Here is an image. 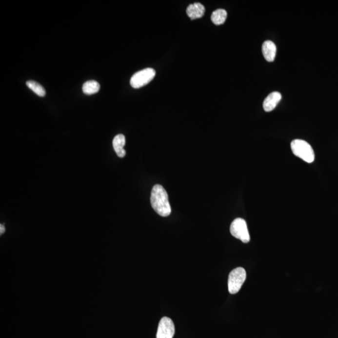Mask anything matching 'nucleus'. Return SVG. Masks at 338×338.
<instances>
[{"instance_id": "nucleus-1", "label": "nucleus", "mask_w": 338, "mask_h": 338, "mask_svg": "<svg viewBox=\"0 0 338 338\" xmlns=\"http://www.w3.org/2000/svg\"><path fill=\"white\" fill-rule=\"evenodd\" d=\"M150 202L152 208L159 215L162 217H167L171 214V207L170 205L169 197L162 185L157 184L152 188Z\"/></svg>"}, {"instance_id": "nucleus-2", "label": "nucleus", "mask_w": 338, "mask_h": 338, "mask_svg": "<svg viewBox=\"0 0 338 338\" xmlns=\"http://www.w3.org/2000/svg\"><path fill=\"white\" fill-rule=\"evenodd\" d=\"M291 147L293 154L305 162L312 163L315 160V152L313 148L306 141L296 139L291 142Z\"/></svg>"}, {"instance_id": "nucleus-3", "label": "nucleus", "mask_w": 338, "mask_h": 338, "mask_svg": "<svg viewBox=\"0 0 338 338\" xmlns=\"http://www.w3.org/2000/svg\"><path fill=\"white\" fill-rule=\"evenodd\" d=\"M246 279V270L242 267H237L230 273L228 278L229 292L235 295L239 291Z\"/></svg>"}, {"instance_id": "nucleus-4", "label": "nucleus", "mask_w": 338, "mask_h": 338, "mask_svg": "<svg viewBox=\"0 0 338 338\" xmlns=\"http://www.w3.org/2000/svg\"><path fill=\"white\" fill-rule=\"evenodd\" d=\"M230 231L234 238L241 240L242 242L248 243L250 241L248 229L246 220L241 218H237L234 220L230 227Z\"/></svg>"}, {"instance_id": "nucleus-5", "label": "nucleus", "mask_w": 338, "mask_h": 338, "mask_svg": "<svg viewBox=\"0 0 338 338\" xmlns=\"http://www.w3.org/2000/svg\"><path fill=\"white\" fill-rule=\"evenodd\" d=\"M153 68H147L136 73L130 79V85L134 88H139L147 85L156 76Z\"/></svg>"}, {"instance_id": "nucleus-6", "label": "nucleus", "mask_w": 338, "mask_h": 338, "mask_svg": "<svg viewBox=\"0 0 338 338\" xmlns=\"http://www.w3.org/2000/svg\"><path fill=\"white\" fill-rule=\"evenodd\" d=\"M175 326L171 318L163 317L159 322L157 338H173Z\"/></svg>"}, {"instance_id": "nucleus-7", "label": "nucleus", "mask_w": 338, "mask_h": 338, "mask_svg": "<svg viewBox=\"0 0 338 338\" xmlns=\"http://www.w3.org/2000/svg\"><path fill=\"white\" fill-rule=\"evenodd\" d=\"M282 96L279 92H274L271 93L265 99L263 102V108L267 112H271L276 107L281 100Z\"/></svg>"}, {"instance_id": "nucleus-8", "label": "nucleus", "mask_w": 338, "mask_h": 338, "mask_svg": "<svg viewBox=\"0 0 338 338\" xmlns=\"http://www.w3.org/2000/svg\"><path fill=\"white\" fill-rule=\"evenodd\" d=\"M262 52L265 59L269 62L275 60L276 55V46L272 41H264L262 46Z\"/></svg>"}, {"instance_id": "nucleus-9", "label": "nucleus", "mask_w": 338, "mask_h": 338, "mask_svg": "<svg viewBox=\"0 0 338 338\" xmlns=\"http://www.w3.org/2000/svg\"><path fill=\"white\" fill-rule=\"evenodd\" d=\"M186 12L188 17L191 18V20L200 19L204 16L205 7L200 3H194L188 6Z\"/></svg>"}, {"instance_id": "nucleus-10", "label": "nucleus", "mask_w": 338, "mask_h": 338, "mask_svg": "<svg viewBox=\"0 0 338 338\" xmlns=\"http://www.w3.org/2000/svg\"><path fill=\"white\" fill-rule=\"evenodd\" d=\"M125 144V138L123 135L119 134L115 137L114 140H113V146H114L115 151L119 158H123L125 156L126 152L123 149Z\"/></svg>"}, {"instance_id": "nucleus-11", "label": "nucleus", "mask_w": 338, "mask_h": 338, "mask_svg": "<svg viewBox=\"0 0 338 338\" xmlns=\"http://www.w3.org/2000/svg\"><path fill=\"white\" fill-rule=\"evenodd\" d=\"M227 13L224 9L214 11L211 15V20L216 25H222L226 20Z\"/></svg>"}, {"instance_id": "nucleus-12", "label": "nucleus", "mask_w": 338, "mask_h": 338, "mask_svg": "<svg viewBox=\"0 0 338 338\" xmlns=\"http://www.w3.org/2000/svg\"><path fill=\"white\" fill-rule=\"evenodd\" d=\"M100 84L97 82V81L89 80L86 81L83 84L82 90L84 94L90 96V95L95 94L98 92L99 90H100Z\"/></svg>"}, {"instance_id": "nucleus-13", "label": "nucleus", "mask_w": 338, "mask_h": 338, "mask_svg": "<svg viewBox=\"0 0 338 338\" xmlns=\"http://www.w3.org/2000/svg\"><path fill=\"white\" fill-rule=\"evenodd\" d=\"M26 86L32 90L33 92L40 97H43L45 96L46 91L45 88L40 85V84L36 82V81L30 80L26 81Z\"/></svg>"}, {"instance_id": "nucleus-14", "label": "nucleus", "mask_w": 338, "mask_h": 338, "mask_svg": "<svg viewBox=\"0 0 338 338\" xmlns=\"http://www.w3.org/2000/svg\"><path fill=\"white\" fill-rule=\"evenodd\" d=\"M0 228H1V232H0V233H1V234L4 233V231H5L4 225L1 224V225H0Z\"/></svg>"}]
</instances>
